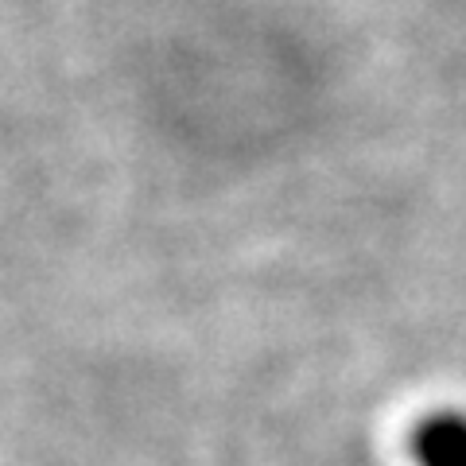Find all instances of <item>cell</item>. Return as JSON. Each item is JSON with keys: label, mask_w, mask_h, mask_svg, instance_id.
Masks as SVG:
<instances>
[{"label": "cell", "mask_w": 466, "mask_h": 466, "mask_svg": "<svg viewBox=\"0 0 466 466\" xmlns=\"http://www.w3.org/2000/svg\"><path fill=\"white\" fill-rule=\"evenodd\" d=\"M408 462L412 466H466V408H428L408 428Z\"/></svg>", "instance_id": "cell-1"}]
</instances>
